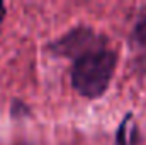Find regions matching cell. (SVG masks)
<instances>
[{"instance_id": "obj_1", "label": "cell", "mask_w": 146, "mask_h": 145, "mask_svg": "<svg viewBox=\"0 0 146 145\" xmlns=\"http://www.w3.org/2000/svg\"><path fill=\"white\" fill-rule=\"evenodd\" d=\"M117 51L102 48L72 62L70 82L76 94L88 101L100 99L110 87L117 68Z\"/></svg>"}, {"instance_id": "obj_2", "label": "cell", "mask_w": 146, "mask_h": 145, "mask_svg": "<svg viewBox=\"0 0 146 145\" xmlns=\"http://www.w3.org/2000/svg\"><path fill=\"white\" fill-rule=\"evenodd\" d=\"M107 44H109V38L104 33L95 31L92 26L78 24L75 28H70L60 38L49 41L44 46V51L49 53L51 56L66 58V60L75 62L76 58H80L90 51L107 48Z\"/></svg>"}, {"instance_id": "obj_3", "label": "cell", "mask_w": 146, "mask_h": 145, "mask_svg": "<svg viewBox=\"0 0 146 145\" xmlns=\"http://www.w3.org/2000/svg\"><path fill=\"white\" fill-rule=\"evenodd\" d=\"M131 67L139 77H146V7H143L127 34Z\"/></svg>"}, {"instance_id": "obj_4", "label": "cell", "mask_w": 146, "mask_h": 145, "mask_svg": "<svg viewBox=\"0 0 146 145\" xmlns=\"http://www.w3.org/2000/svg\"><path fill=\"white\" fill-rule=\"evenodd\" d=\"M139 142L141 133L138 123L134 121V113L127 111L117 125V130L114 133V145H139Z\"/></svg>"}, {"instance_id": "obj_5", "label": "cell", "mask_w": 146, "mask_h": 145, "mask_svg": "<svg viewBox=\"0 0 146 145\" xmlns=\"http://www.w3.org/2000/svg\"><path fill=\"white\" fill-rule=\"evenodd\" d=\"M9 114H10V119L14 121H22V119H27L33 116V109L27 103H24L22 99L19 97H14L10 101V108H9Z\"/></svg>"}, {"instance_id": "obj_6", "label": "cell", "mask_w": 146, "mask_h": 145, "mask_svg": "<svg viewBox=\"0 0 146 145\" xmlns=\"http://www.w3.org/2000/svg\"><path fill=\"white\" fill-rule=\"evenodd\" d=\"M5 14H7V9H5V3L0 0V33H2V24L5 21Z\"/></svg>"}]
</instances>
